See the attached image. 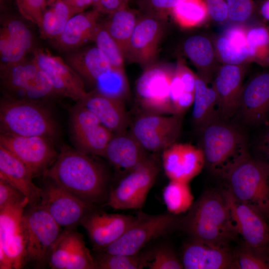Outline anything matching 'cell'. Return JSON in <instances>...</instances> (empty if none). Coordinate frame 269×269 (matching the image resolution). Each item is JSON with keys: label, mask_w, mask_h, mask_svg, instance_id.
<instances>
[{"label": "cell", "mask_w": 269, "mask_h": 269, "mask_svg": "<svg viewBox=\"0 0 269 269\" xmlns=\"http://www.w3.org/2000/svg\"><path fill=\"white\" fill-rule=\"evenodd\" d=\"M0 132L43 136L53 141L60 135L59 126L46 103L4 96L0 101Z\"/></svg>", "instance_id": "cell-4"}, {"label": "cell", "mask_w": 269, "mask_h": 269, "mask_svg": "<svg viewBox=\"0 0 269 269\" xmlns=\"http://www.w3.org/2000/svg\"><path fill=\"white\" fill-rule=\"evenodd\" d=\"M0 79L5 97L45 103L58 97L48 77L33 58L0 64Z\"/></svg>", "instance_id": "cell-6"}, {"label": "cell", "mask_w": 269, "mask_h": 269, "mask_svg": "<svg viewBox=\"0 0 269 269\" xmlns=\"http://www.w3.org/2000/svg\"><path fill=\"white\" fill-rule=\"evenodd\" d=\"M97 269L94 257L86 247L82 235L79 234L71 254L66 269Z\"/></svg>", "instance_id": "cell-42"}, {"label": "cell", "mask_w": 269, "mask_h": 269, "mask_svg": "<svg viewBox=\"0 0 269 269\" xmlns=\"http://www.w3.org/2000/svg\"><path fill=\"white\" fill-rule=\"evenodd\" d=\"M182 115L141 114L134 121L131 134L147 151H163L179 136Z\"/></svg>", "instance_id": "cell-13"}, {"label": "cell", "mask_w": 269, "mask_h": 269, "mask_svg": "<svg viewBox=\"0 0 269 269\" xmlns=\"http://www.w3.org/2000/svg\"><path fill=\"white\" fill-rule=\"evenodd\" d=\"M183 48L187 56L198 69L197 75L210 82L219 67L216 63V51L209 39L200 35H192L186 39Z\"/></svg>", "instance_id": "cell-31"}, {"label": "cell", "mask_w": 269, "mask_h": 269, "mask_svg": "<svg viewBox=\"0 0 269 269\" xmlns=\"http://www.w3.org/2000/svg\"><path fill=\"white\" fill-rule=\"evenodd\" d=\"M209 16L214 21L222 22L228 19L226 0H205Z\"/></svg>", "instance_id": "cell-49"}, {"label": "cell", "mask_w": 269, "mask_h": 269, "mask_svg": "<svg viewBox=\"0 0 269 269\" xmlns=\"http://www.w3.org/2000/svg\"><path fill=\"white\" fill-rule=\"evenodd\" d=\"M246 38L253 62L263 67L269 66V29L263 24L247 28Z\"/></svg>", "instance_id": "cell-38"}, {"label": "cell", "mask_w": 269, "mask_h": 269, "mask_svg": "<svg viewBox=\"0 0 269 269\" xmlns=\"http://www.w3.org/2000/svg\"><path fill=\"white\" fill-rule=\"evenodd\" d=\"M26 261L36 265L48 262L52 247L61 233L60 226L39 204L24 212Z\"/></svg>", "instance_id": "cell-9"}, {"label": "cell", "mask_w": 269, "mask_h": 269, "mask_svg": "<svg viewBox=\"0 0 269 269\" xmlns=\"http://www.w3.org/2000/svg\"><path fill=\"white\" fill-rule=\"evenodd\" d=\"M179 227L191 240L229 247L239 234L223 189H208L193 203Z\"/></svg>", "instance_id": "cell-2"}, {"label": "cell", "mask_w": 269, "mask_h": 269, "mask_svg": "<svg viewBox=\"0 0 269 269\" xmlns=\"http://www.w3.org/2000/svg\"><path fill=\"white\" fill-rule=\"evenodd\" d=\"M144 148L131 134H114L105 150V157L116 169L129 172L148 156Z\"/></svg>", "instance_id": "cell-29"}, {"label": "cell", "mask_w": 269, "mask_h": 269, "mask_svg": "<svg viewBox=\"0 0 269 269\" xmlns=\"http://www.w3.org/2000/svg\"><path fill=\"white\" fill-rule=\"evenodd\" d=\"M199 130L205 165L211 173L222 179L235 164L250 154L245 134L227 120L217 118Z\"/></svg>", "instance_id": "cell-3"}, {"label": "cell", "mask_w": 269, "mask_h": 269, "mask_svg": "<svg viewBox=\"0 0 269 269\" xmlns=\"http://www.w3.org/2000/svg\"><path fill=\"white\" fill-rule=\"evenodd\" d=\"M100 13L93 8L73 15L60 35L53 40L55 45L59 50L66 53L93 41Z\"/></svg>", "instance_id": "cell-28"}, {"label": "cell", "mask_w": 269, "mask_h": 269, "mask_svg": "<svg viewBox=\"0 0 269 269\" xmlns=\"http://www.w3.org/2000/svg\"><path fill=\"white\" fill-rule=\"evenodd\" d=\"M152 255L111 254L98 252L94 257L97 269H142L147 267Z\"/></svg>", "instance_id": "cell-37"}, {"label": "cell", "mask_w": 269, "mask_h": 269, "mask_svg": "<svg viewBox=\"0 0 269 269\" xmlns=\"http://www.w3.org/2000/svg\"><path fill=\"white\" fill-rule=\"evenodd\" d=\"M208 83L197 75L194 93L192 119L199 130L219 118L217 92L213 85L209 86Z\"/></svg>", "instance_id": "cell-32"}, {"label": "cell", "mask_w": 269, "mask_h": 269, "mask_svg": "<svg viewBox=\"0 0 269 269\" xmlns=\"http://www.w3.org/2000/svg\"><path fill=\"white\" fill-rule=\"evenodd\" d=\"M226 189L239 201L269 220V165L250 154L222 178Z\"/></svg>", "instance_id": "cell-5"}, {"label": "cell", "mask_w": 269, "mask_h": 269, "mask_svg": "<svg viewBox=\"0 0 269 269\" xmlns=\"http://www.w3.org/2000/svg\"><path fill=\"white\" fill-rule=\"evenodd\" d=\"M61 227L75 229L95 205L82 201L49 179L41 188L39 204Z\"/></svg>", "instance_id": "cell-14"}, {"label": "cell", "mask_w": 269, "mask_h": 269, "mask_svg": "<svg viewBox=\"0 0 269 269\" xmlns=\"http://www.w3.org/2000/svg\"><path fill=\"white\" fill-rule=\"evenodd\" d=\"M94 90L124 101L129 92L128 82L125 70L113 68L97 82Z\"/></svg>", "instance_id": "cell-41"}, {"label": "cell", "mask_w": 269, "mask_h": 269, "mask_svg": "<svg viewBox=\"0 0 269 269\" xmlns=\"http://www.w3.org/2000/svg\"><path fill=\"white\" fill-rule=\"evenodd\" d=\"M33 58L48 77L58 97L78 101L87 94L83 80L64 58L38 49L33 50Z\"/></svg>", "instance_id": "cell-18"}, {"label": "cell", "mask_w": 269, "mask_h": 269, "mask_svg": "<svg viewBox=\"0 0 269 269\" xmlns=\"http://www.w3.org/2000/svg\"><path fill=\"white\" fill-rule=\"evenodd\" d=\"M77 13L66 0H56L47 6L38 27L41 36L52 40L62 33L70 18Z\"/></svg>", "instance_id": "cell-33"}, {"label": "cell", "mask_w": 269, "mask_h": 269, "mask_svg": "<svg viewBox=\"0 0 269 269\" xmlns=\"http://www.w3.org/2000/svg\"><path fill=\"white\" fill-rule=\"evenodd\" d=\"M92 0V5L95 6L99 1L100 0Z\"/></svg>", "instance_id": "cell-54"}, {"label": "cell", "mask_w": 269, "mask_h": 269, "mask_svg": "<svg viewBox=\"0 0 269 269\" xmlns=\"http://www.w3.org/2000/svg\"><path fill=\"white\" fill-rule=\"evenodd\" d=\"M265 256L268 263H269V240L266 248Z\"/></svg>", "instance_id": "cell-53"}, {"label": "cell", "mask_w": 269, "mask_h": 269, "mask_svg": "<svg viewBox=\"0 0 269 269\" xmlns=\"http://www.w3.org/2000/svg\"><path fill=\"white\" fill-rule=\"evenodd\" d=\"M159 171L156 161L148 156L110 190L107 205L115 210L141 208Z\"/></svg>", "instance_id": "cell-10"}, {"label": "cell", "mask_w": 269, "mask_h": 269, "mask_svg": "<svg viewBox=\"0 0 269 269\" xmlns=\"http://www.w3.org/2000/svg\"><path fill=\"white\" fill-rule=\"evenodd\" d=\"M93 41L108 59L113 68L124 69V54L103 23H99Z\"/></svg>", "instance_id": "cell-40"}, {"label": "cell", "mask_w": 269, "mask_h": 269, "mask_svg": "<svg viewBox=\"0 0 269 269\" xmlns=\"http://www.w3.org/2000/svg\"><path fill=\"white\" fill-rule=\"evenodd\" d=\"M79 234L75 229L65 228L54 244L48 259L53 269H66L67 265Z\"/></svg>", "instance_id": "cell-39"}, {"label": "cell", "mask_w": 269, "mask_h": 269, "mask_svg": "<svg viewBox=\"0 0 269 269\" xmlns=\"http://www.w3.org/2000/svg\"><path fill=\"white\" fill-rule=\"evenodd\" d=\"M69 110V127L75 148L89 155L104 157L114 134L80 102Z\"/></svg>", "instance_id": "cell-12"}, {"label": "cell", "mask_w": 269, "mask_h": 269, "mask_svg": "<svg viewBox=\"0 0 269 269\" xmlns=\"http://www.w3.org/2000/svg\"><path fill=\"white\" fill-rule=\"evenodd\" d=\"M67 0L70 4V5L72 6L73 4L74 1V0Z\"/></svg>", "instance_id": "cell-56"}, {"label": "cell", "mask_w": 269, "mask_h": 269, "mask_svg": "<svg viewBox=\"0 0 269 269\" xmlns=\"http://www.w3.org/2000/svg\"><path fill=\"white\" fill-rule=\"evenodd\" d=\"M162 164L170 180L188 182L197 176L205 165L200 147L175 142L162 151Z\"/></svg>", "instance_id": "cell-20"}, {"label": "cell", "mask_w": 269, "mask_h": 269, "mask_svg": "<svg viewBox=\"0 0 269 269\" xmlns=\"http://www.w3.org/2000/svg\"><path fill=\"white\" fill-rule=\"evenodd\" d=\"M33 177L20 159L0 145V178L19 190L28 199L31 206L38 205L41 196V188L34 184Z\"/></svg>", "instance_id": "cell-26"}, {"label": "cell", "mask_w": 269, "mask_h": 269, "mask_svg": "<svg viewBox=\"0 0 269 269\" xmlns=\"http://www.w3.org/2000/svg\"><path fill=\"white\" fill-rule=\"evenodd\" d=\"M137 217L131 215L109 214L93 210L80 225L87 231L94 249L100 251L120 238Z\"/></svg>", "instance_id": "cell-19"}, {"label": "cell", "mask_w": 269, "mask_h": 269, "mask_svg": "<svg viewBox=\"0 0 269 269\" xmlns=\"http://www.w3.org/2000/svg\"><path fill=\"white\" fill-rule=\"evenodd\" d=\"M87 154L64 145L43 175L75 196L96 205L107 202L110 190L104 167Z\"/></svg>", "instance_id": "cell-1"}, {"label": "cell", "mask_w": 269, "mask_h": 269, "mask_svg": "<svg viewBox=\"0 0 269 269\" xmlns=\"http://www.w3.org/2000/svg\"><path fill=\"white\" fill-rule=\"evenodd\" d=\"M185 269H236L235 250L191 240L182 249Z\"/></svg>", "instance_id": "cell-23"}, {"label": "cell", "mask_w": 269, "mask_h": 269, "mask_svg": "<svg viewBox=\"0 0 269 269\" xmlns=\"http://www.w3.org/2000/svg\"><path fill=\"white\" fill-rule=\"evenodd\" d=\"M239 113L243 121L252 126L269 122V71L259 73L244 85Z\"/></svg>", "instance_id": "cell-21"}, {"label": "cell", "mask_w": 269, "mask_h": 269, "mask_svg": "<svg viewBox=\"0 0 269 269\" xmlns=\"http://www.w3.org/2000/svg\"><path fill=\"white\" fill-rule=\"evenodd\" d=\"M255 158L269 165V127L262 134L256 145Z\"/></svg>", "instance_id": "cell-50"}, {"label": "cell", "mask_w": 269, "mask_h": 269, "mask_svg": "<svg viewBox=\"0 0 269 269\" xmlns=\"http://www.w3.org/2000/svg\"><path fill=\"white\" fill-rule=\"evenodd\" d=\"M27 199L19 190L0 178V210L21 203Z\"/></svg>", "instance_id": "cell-48"}, {"label": "cell", "mask_w": 269, "mask_h": 269, "mask_svg": "<svg viewBox=\"0 0 269 269\" xmlns=\"http://www.w3.org/2000/svg\"><path fill=\"white\" fill-rule=\"evenodd\" d=\"M48 0H15L18 10L25 19L40 25L43 14L48 6Z\"/></svg>", "instance_id": "cell-45"}, {"label": "cell", "mask_w": 269, "mask_h": 269, "mask_svg": "<svg viewBox=\"0 0 269 269\" xmlns=\"http://www.w3.org/2000/svg\"><path fill=\"white\" fill-rule=\"evenodd\" d=\"M260 13L264 19L269 21V0H264L260 8Z\"/></svg>", "instance_id": "cell-52"}, {"label": "cell", "mask_w": 269, "mask_h": 269, "mask_svg": "<svg viewBox=\"0 0 269 269\" xmlns=\"http://www.w3.org/2000/svg\"><path fill=\"white\" fill-rule=\"evenodd\" d=\"M223 191L239 235L245 245L267 260L265 250L269 240V220L237 200L226 188Z\"/></svg>", "instance_id": "cell-16"}, {"label": "cell", "mask_w": 269, "mask_h": 269, "mask_svg": "<svg viewBox=\"0 0 269 269\" xmlns=\"http://www.w3.org/2000/svg\"><path fill=\"white\" fill-rule=\"evenodd\" d=\"M174 69L155 63L144 68L135 84L136 101L142 114L174 115L170 96Z\"/></svg>", "instance_id": "cell-7"}, {"label": "cell", "mask_w": 269, "mask_h": 269, "mask_svg": "<svg viewBox=\"0 0 269 269\" xmlns=\"http://www.w3.org/2000/svg\"><path fill=\"white\" fill-rule=\"evenodd\" d=\"M180 219L172 214L137 215L135 221L115 242L98 252L132 255L146 244L179 227Z\"/></svg>", "instance_id": "cell-8"}, {"label": "cell", "mask_w": 269, "mask_h": 269, "mask_svg": "<svg viewBox=\"0 0 269 269\" xmlns=\"http://www.w3.org/2000/svg\"><path fill=\"white\" fill-rule=\"evenodd\" d=\"M170 14L184 28L198 26L209 15L205 0H182L173 8Z\"/></svg>", "instance_id": "cell-36"}, {"label": "cell", "mask_w": 269, "mask_h": 269, "mask_svg": "<svg viewBox=\"0 0 269 269\" xmlns=\"http://www.w3.org/2000/svg\"><path fill=\"white\" fill-rule=\"evenodd\" d=\"M247 30L243 24L233 23L219 35L216 42V53L223 64L246 65L253 62L247 43Z\"/></svg>", "instance_id": "cell-30"}, {"label": "cell", "mask_w": 269, "mask_h": 269, "mask_svg": "<svg viewBox=\"0 0 269 269\" xmlns=\"http://www.w3.org/2000/svg\"><path fill=\"white\" fill-rule=\"evenodd\" d=\"M129 0H100L93 8L109 14L128 5Z\"/></svg>", "instance_id": "cell-51"}, {"label": "cell", "mask_w": 269, "mask_h": 269, "mask_svg": "<svg viewBox=\"0 0 269 269\" xmlns=\"http://www.w3.org/2000/svg\"><path fill=\"white\" fill-rule=\"evenodd\" d=\"M182 0H138L141 13L166 19L173 8Z\"/></svg>", "instance_id": "cell-44"}, {"label": "cell", "mask_w": 269, "mask_h": 269, "mask_svg": "<svg viewBox=\"0 0 269 269\" xmlns=\"http://www.w3.org/2000/svg\"><path fill=\"white\" fill-rule=\"evenodd\" d=\"M53 142L43 136L0 134V145L20 159L34 177L43 175L57 158Z\"/></svg>", "instance_id": "cell-15"}, {"label": "cell", "mask_w": 269, "mask_h": 269, "mask_svg": "<svg viewBox=\"0 0 269 269\" xmlns=\"http://www.w3.org/2000/svg\"><path fill=\"white\" fill-rule=\"evenodd\" d=\"M101 123L114 134L126 132L128 115L124 101L104 95L96 90L88 92L79 101Z\"/></svg>", "instance_id": "cell-25"}, {"label": "cell", "mask_w": 269, "mask_h": 269, "mask_svg": "<svg viewBox=\"0 0 269 269\" xmlns=\"http://www.w3.org/2000/svg\"><path fill=\"white\" fill-rule=\"evenodd\" d=\"M55 0H47L48 6L52 4Z\"/></svg>", "instance_id": "cell-55"}, {"label": "cell", "mask_w": 269, "mask_h": 269, "mask_svg": "<svg viewBox=\"0 0 269 269\" xmlns=\"http://www.w3.org/2000/svg\"><path fill=\"white\" fill-rule=\"evenodd\" d=\"M166 20L141 13L130 39L125 57L144 68L154 63Z\"/></svg>", "instance_id": "cell-17"}, {"label": "cell", "mask_w": 269, "mask_h": 269, "mask_svg": "<svg viewBox=\"0 0 269 269\" xmlns=\"http://www.w3.org/2000/svg\"><path fill=\"white\" fill-rule=\"evenodd\" d=\"M28 199L0 210V269H19L25 264L23 216Z\"/></svg>", "instance_id": "cell-11"}, {"label": "cell", "mask_w": 269, "mask_h": 269, "mask_svg": "<svg viewBox=\"0 0 269 269\" xmlns=\"http://www.w3.org/2000/svg\"><path fill=\"white\" fill-rule=\"evenodd\" d=\"M236 269H269V264L262 255L244 243L235 250Z\"/></svg>", "instance_id": "cell-43"}, {"label": "cell", "mask_w": 269, "mask_h": 269, "mask_svg": "<svg viewBox=\"0 0 269 269\" xmlns=\"http://www.w3.org/2000/svg\"><path fill=\"white\" fill-rule=\"evenodd\" d=\"M228 19L233 23H242L248 20L254 10L253 0H226Z\"/></svg>", "instance_id": "cell-47"}, {"label": "cell", "mask_w": 269, "mask_h": 269, "mask_svg": "<svg viewBox=\"0 0 269 269\" xmlns=\"http://www.w3.org/2000/svg\"><path fill=\"white\" fill-rule=\"evenodd\" d=\"M246 70L245 65L223 64L216 71L212 85L217 94L220 119L228 121L237 113Z\"/></svg>", "instance_id": "cell-22"}, {"label": "cell", "mask_w": 269, "mask_h": 269, "mask_svg": "<svg viewBox=\"0 0 269 269\" xmlns=\"http://www.w3.org/2000/svg\"><path fill=\"white\" fill-rule=\"evenodd\" d=\"M64 59L84 84L94 87L113 68L108 59L96 45L82 47L66 52Z\"/></svg>", "instance_id": "cell-27"}, {"label": "cell", "mask_w": 269, "mask_h": 269, "mask_svg": "<svg viewBox=\"0 0 269 269\" xmlns=\"http://www.w3.org/2000/svg\"><path fill=\"white\" fill-rule=\"evenodd\" d=\"M33 36L21 20L8 17L0 29V64H11L26 59L33 49Z\"/></svg>", "instance_id": "cell-24"}, {"label": "cell", "mask_w": 269, "mask_h": 269, "mask_svg": "<svg viewBox=\"0 0 269 269\" xmlns=\"http://www.w3.org/2000/svg\"><path fill=\"white\" fill-rule=\"evenodd\" d=\"M109 15L103 23L121 48L125 57L130 39L139 14L128 5Z\"/></svg>", "instance_id": "cell-34"}, {"label": "cell", "mask_w": 269, "mask_h": 269, "mask_svg": "<svg viewBox=\"0 0 269 269\" xmlns=\"http://www.w3.org/2000/svg\"><path fill=\"white\" fill-rule=\"evenodd\" d=\"M162 196L169 212L175 215L188 211L194 203L188 182L170 180L163 189Z\"/></svg>", "instance_id": "cell-35"}, {"label": "cell", "mask_w": 269, "mask_h": 269, "mask_svg": "<svg viewBox=\"0 0 269 269\" xmlns=\"http://www.w3.org/2000/svg\"><path fill=\"white\" fill-rule=\"evenodd\" d=\"M147 267L150 269H184L181 260L173 251L167 248H161L152 255Z\"/></svg>", "instance_id": "cell-46"}]
</instances>
